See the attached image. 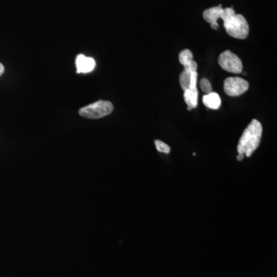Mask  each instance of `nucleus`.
<instances>
[{
    "label": "nucleus",
    "mask_w": 277,
    "mask_h": 277,
    "mask_svg": "<svg viewBox=\"0 0 277 277\" xmlns=\"http://www.w3.org/2000/svg\"><path fill=\"white\" fill-rule=\"evenodd\" d=\"M263 134V127L257 120H252V122L243 132L237 146L238 154H244L246 157H250L255 150L260 145Z\"/></svg>",
    "instance_id": "f257e3e1"
},
{
    "label": "nucleus",
    "mask_w": 277,
    "mask_h": 277,
    "mask_svg": "<svg viewBox=\"0 0 277 277\" xmlns=\"http://www.w3.org/2000/svg\"><path fill=\"white\" fill-rule=\"evenodd\" d=\"M223 27L226 32L236 39H246L249 35V24L242 15L234 14L230 16L223 23Z\"/></svg>",
    "instance_id": "f03ea898"
},
{
    "label": "nucleus",
    "mask_w": 277,
    "mask_h": 277,
    "mask_svg": "<svg viewBox=\"0 0 277 277\" xmlns=\"http://www.w3.org/2000/svg\"><path fill=\"white\" fill-rule=\"evenodd\" d=\"M113 106L110 101L99 100L80 109V115L88 119H100L111 114Z\"/></svg>",
    "instance_id": "7ed1b4c3"
},
{
    "label": "nucleus",
    "mask_w": 277,
    "mask_h": 277,
    "mask_svg": "<svg viewBox=\"0 0 277 277\" xmlns=\"http://www.w3.org/2000/svg\"><path fill=\"white\" fill-rule=\"evenodd\" d=\"M219 65L224 70L232 73H240L243 71L242 61L230 50L221 53L218 60Z\"/></svg>",
    "instance_id": "20e7f679"
},
{
    "label": "nucleus",
    "mask_w": 277,
    "mask_h": 277,
    "mask_svg": "<svg viewBox=\"0 0 277 277\" xmlns=\"http://www.w3.org/2000/svg\"><path fill=\"white\" fill-rule=\"evenodd\" d=\"M247 81L240 77H229L224 81L225 92L230 96H239L247 91L249 89Z\"/></svg>",
    "instance_id": "39448f33"
},
{
    "label": "nucleus",
    "mask_w": 277,
    "mask_h": 277,
    "mask_svg": "<svg viewBox=\"0 0 277 277\" xmlns=\"http://www.w3.org/2000/svg\"><path fill=\"white\" fill-rule=\"evenodd\" d=\"M222 11H223V9H222V5L220 4L218 6L206 9L203 12L204 20L207 23H210V27L214 30H216L219 28V24H218L217 21L222 17Z\"/></svg>",
    "instance_id": "423d86ee"
},
{
    "label": "nucleus",
    "mask_w": 277,
    "mask_h": 277,
    "mask_svg": "<svg viewBox=\"0 0 277 277\" xmlns=\"http://www.w3.org/2000/svg\"><path fill=\"white\" fill-rule=\"evenodd\" d=\"M76 65L77 73H88L95 69V62L91 57L80 54L76 57Z\"/></svg>",
    "instance_id": "0eeeda50"
},
{
    "label": "nucleus",
    "mask_w": 277,
    "mask_h": 277,
    "mask_svg": "<svg viewBox=\"0 0 277 277\" xmlns=\"http://www.w3.org/2000/svg\"><path fill=\"white\" fill-rule=\"evenodd\" d=\"M180 63L184 66V70L192 73L197 70V63L193 60V55L189 50H184L180 52L179 55Z\"/></svg>",
    "instance_id": "6e6552de"
},
{
    "label": "nucleus",
    "mask_w": 277,
    "mask_h": 277,
    "mask_svg": "<svg viewBox=\"0 0 277 277\" xmlns=\"http://www.w3.org/2000/svg\"><path fill=\"white\" fill-rule=\"evenodd\" d=\"M203 102L205 106L211 110H218L221 106V99L219 94L214 92L203 95Z\"/></svg>",
    "instance_id": "1a4fd4ad"
},
{
    "label": "nucleus",
    "mask_w": 277,
    "mask_h": 277,
    "mask_svg": "<svg viewBox=\"0 0 277 277\" xmlns=\"http://www.w3.org/2000/svg\"><path fill=\"white\" fill-rule=\"evenodd\" d=\"M184 100L187 104V110L191 111L198 104V90L196 89H188L184 91Z\"/></svg>",
    "instance_id": "9d476101"
},
{
    "label": "nucleus",
    "mask_w": 277,
    "mask_h": 277,
    "mask_svg": "<svg viewBox=\"0 0 277 277\" xmlns=\"http://www.w3.org/2000/svg\"><path fill=\"white\" fill-rule=\"evenodd\" d=\"M191 74H192V73L186 72V71L185 70L183 71L181 74H180V87H181V88H182L184 91L188 90V89H189V87H190Z\"/></svg>",
    "instance_id": "9b49d317"
},
{
    "label": "nucleus",
    "mask_w": 277,
    "mask_h": 277,
    "mask_svg": "<svg viewBox=\"0 0 277 277\" xmlns=\"http://www.w3.org/2000/svg\"><path fill=\"white\" fill-rule=\"evenodd\" d=\"M200 87H201V90H203L205 93L209 94L213 92L211 83H210V80H207V79H205V78L202 79V80H200Z\"/></svg>",
    "instance_id": "f8f14e48"
},
{
    "label": "nucleus",
    "mask_w": 277,
    "mask_h": 277,
    "mask_svg": "<svg viewBox=\"0 0 277 277\" xmlns=\"http://www.w3.org/2000/svg\"><path fill=\"white\" fill-rule=\"evenodd\" d=\"M155 148L156 150L160 153H164V154H170V147L166 144V143H163V142L160 141V140H155Z\"/></svg>",
    "instance_id": "ddd939ff"
},
{
    "label": "nucleus",
    "mask_w": 277,
    "mask_h": 277,
    "mask_svg": "<svg viewBox=\"0 0 277 277\" xmlns=\"http://www.w3.org/2000/svg\"><path fill=\"white\" fill-rule=\"evenodd\" d=\"M244 156H245V155H244V154H239L237 157V160L239 161L243 160V159H244Z\"/></svg>",
    "instance_id": "4468645a"
},
{
    "label": "nucleus",
    "mask_w": 277,
    "mask_h": 277,
    "mask_svg": "<svg viewBox=\"0 0 277 277\" xmlns=\"http://www.w3.org/2000/svg\"><path fill=\"white\" fill-rule=\"evenodd\" d=\"M4 66L1 62H0V76H2V73H4Z\"/></svg>",
    "instance_id": "2eb2a0df"
}]
</instances>
